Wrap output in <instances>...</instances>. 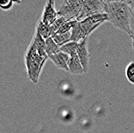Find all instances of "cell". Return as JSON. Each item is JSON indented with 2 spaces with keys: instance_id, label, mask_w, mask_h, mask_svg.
Listing matches in <instances>:
<instances>
[{
  "instance_id": "1",
  "label": "cell",
  "mask_w": 134,
  "mask_h": 133,
  "mask_svg": "<svg viewBox=\"0 0 134 133\" xmlns=\"http://www.w3.org/2000/svg\"><path fill=\"white\" fill-rule=\"evenodd\" d=\"M104 13L107 15V22L130 34L132 9L126 1H104Z\"/></svg>"
},
{
  "instance_id": "2",
  "label": "cell",
  "mask_w": 134,
  "mask_h": 133,
  "mask_svg": "<svg viewBox=\"0 0 134 133\" xmlns=\"http://www.w3.org/2000/svg\"><path fill=\"white\" fill-rule=\"evenodd\" d=\"M47 59L48 57L40 55L32 43L30 44L25 55V61L29 79L33 83H37L42 68Z\"/></svg>"
},
{
  "instance_id": "3",
  "label": "cell",
  "mask_w": 134,
  "mask_h": 133,
  "mask_svg": "<svg viewBox=\"0 0 134 133\" xmlns=\"http://www.w3.org/2000/svg\"><path fill=\"white\" fill-rule=\"evenodd\" d=\"M106 22H107V15L106 13L95 14L80 21L82 38L89 37L96 28Z\"/></svg>"
},
{
  "instance_id": "4",
  "label": "cell",
  "mask_w": 134,
  "mask_h": 133,
  "mask_svg": "<svg viewBox=\"0 0 134 133\" xmlns=\"http://www.w3.org/2000/svg\"><path fill=\"white\" fill-rule=\"evenodd\" d=\"M82 0H65L57 11L58 16L64 17L67 21L76 20L82 7Z\"/></svg>"
},
{
  "instance_id": "5",
  "label": "cell",
  "mask_w": 134,
  "mask_h": 133,
  "mask_svg": "<svg viewBox=\"0 0 134 133\" xmlns=\"http://www.w3.org/2000/svg\"><path fill=\"white\" fill-rule=\"evenodd\" d=\"M104 13V1L102 0H82L80 13L76 21H81L95 14Z\"/></svg>"
},
{
  "instance_id": "6",
  "label": "cell",
  "mask_w": 134,
  "mask_h": 133,
  "mask_svg": "<svg viewBox=\"0 0 134 133\" xmlns=\"http://www.w3.org/2000/svg\"><path fill=\"white\" fill-rule=\"evenodd\" d=\"M89 38L86 37L80 42H78L77 46V55L80 61L81 65L84 69V72H86L89 68L90 63V52L88 49Z\"/></svg>"
},
{
  "instance_id": "7",
  "label": "cell",
  "mask_w": 134,
  "mask_h": 133,
  "mask_svg": "<svg viewBox=\"0 0 134 133\" xmlns=\"http://www.w3.org/2000/svg\"><path fill=\"white\" fill-rule=\"evenodd\" d=\"M57 11L55 9V2L53 0H49L46 2L40 20L46 26H50L58 18Z\"/></svg>"
},
{
  "instance_id": "8",
  "label": "cell",
  "mask_w": 134,
  "mask_h": 133,
  "mask_svg": "<svg viewBox=\"0 0 134 133\" xmlns=\"http://www.w3.org/2000/svg\"><path fill=\"white\" fill-rule=\"evenodd\" d=\"M69 58H70L69 55L62 52H59L57 53L48 56V59L52 60V62L55 64V66L67 72H69L68 64H69Z\"/></svg>"
},
{
  "instance_id": "9",
  "label": "cell",
  "mask_w": 134,
  "mask_h": 133,
  "mask_svg": "<svg viewBox=\"0 0 134 133\" xmlns=\"http://www.w3.org/2000/svg\"><path fill=\"white\" fill-rule=\"evenodd\" d=\"M68 68H69V72H70L72 74L80 75V74L84 73V69L81 65L80 61L79 59L77 54L72 56H70L69 64H68Z\"/></svg>"
},
{
  "instance_id": "10",
  "label": "cell",
  "mask_w": 134,
  "mask_h": 133,
  "mask_svg": "<svg viewBox=\"0 0 134 133\" xmlns=\"http://www.w3.org/2000/svg\"><path fill=\"white\" fill-rule=\"evenodd\" d=\"M32 45L35 46V48L36 49L37 52L43 57H48L46 55V42H45V39L40 36V34L39 32H37L36 31L35 36L32 42Z\"/></svg>"
},
{
  "instance_id": "11",
  "label": "cell",
  "mask_w": 134,
  "mask_h": 133,
  "mask_svg": "<svg viewBox=\"0 0 134 133\" xmlns=\"http://www.w3.org/2000/svg\"><path fill=\"white\" fill-rule=\"evenodd\" d=\"M78 43L75 42H69L65 45L59 47V52L67 54L69 56H72L77 54Z\"/></svg>"
},
{
  "instance_id": "12",
  "label": "cell",
  "mask_w": 134,
  "mask_h": 133,
  "mask_svg": "<svg viewBox=\"0 0 134 133\" xmlns=\"http://www.w3.org/2000/svg\"><path fill=\"white\" fill-rule=\"evenodd\" d=\"M71 36H70V42H80L81 40L83 39L82 34V29H81L80 22H76L74 26L70 31Z\"/></svg>"
},
{
  "instance_id": "13",
  "label": "cell",
  "mask_w": 134,
  "mask_h": 133,
  "mask_svg": "<svg viewBox=\"0 0 134 133\" xmlns=\"http://www.w3.org/2000/svg\"><path fill=\"white\" fill-rule=\"evenodd\" d=\"M45 42H46V52L47 56H49L51 55H53L59 52V47L54 42L52 37L45 39Z\"/></svg>"
},
{
  "instance_id": "14",
  "label": "cell",
  "mask_w": 134,
  "mask_h": 133,
  "mask_svg": "<svg viewBox=\"0 0 134 133\" xmlns=\"http://www.w3.org/2000/svg\"><path fill=\"white\" fill-rule=\"evenodd\" d=\"M36 31L40 34V36L44 39H46L49 37H52L51 33H50L49 26L45 25L40 19L37 22V25L36 27Z\"/></svg>"
},
{
  "instance_id": "15",
  "label": "cell",
  "mask_w": 134,
  "mask_h": 133,
  "mask_svg": "<svg viewBox=\"0 0 134 133\" xmlns=\"http://www.w3.org/2000/svg\"><path fill=\"white\" fill-rule=\"evenodd\" d=\"M70 36H71V32H68L66 33H62V34H55L52 36L54 42L57 44L59 47L65 45L66 43L70 42Z\"/></svg>"
},
{
  "instance_id": "16",
  "label": "cell",
  "mask_w": 134,
  "mask_h": 133,
  "mask_svg": "<svg viewBox=\"0 0 134 133\" xmlns=\"http://www.w3.org/2000/svg\"><path fill=\"white\" fill-rule=\"evenodd\" d=\"M66 22H67V20L64 18V17L59 16V17L56 19V20H55L53 23L49 26L51 36H54V35L58 32V30L59 29V28L62 26Z\"/></svg>"
},
{
  "instance_id": "17",
  "label": "cell",
  "mask_w": 134,
  "mask_h": 133,
  "mask_svg": "<svg viewBox=\"0 0 134 133\" xmlns=\"http://www.w3.org/2000/svg\"><path fill=\"white\" fill-rule=\"evenodd\" d=\"M126 77L129 82L134 85V62H130L125 70Z\"/></svg>"
},
{
  "instance_id": "18",
  "label": "cell",
  "mask_w": 134,
  "mask_h": 133,
  "mask_svg": "<svg viewBox=\"0 0 134 133\" xmlns=\"http://www.w3.org/2000/svg\"><path fill=\"white\" fill-rule=\"evenodd\" d=\"M76 22H77L76 20L67 21L62 26L59 28V29L58 30V32L56 33L57 34H62V33H66V32H70L71 29L72 28V27L74 26V25L76 24Z\"/></svg>"
},
{
  "instance_id": "19",
  "label": "cell",
  "mask_w": 134,
  "mask_h": 133,
  "mask_svg": "<svg viewBox=\"0 0 134 133\" xmlns=\"http://www.w3.org/2000/svg\"><path fill=\"white\" fill-rule=\"evenodd\" d=\"M21 2H15L12 0H0V8L3 10H9L13 7L14 3H20Z\"/></svg>"
},
{
  "instance_id": "20",
  "label": "cell",
  "mask_w": 134,
  "mask_h": 133,
  "mask_svg": "<svg viewBox=\"0 0 134 133\" xmlns=\"http://www.w3.org/2000/svg\"><path fill=\"white\" fill-rule=\"evenodd\" d=\"M130 37L132 39V45L134 49V9H132L131 18L130 22Z\"/></svg>"
},
{
  "instance_id": "21",
  "label": "cell",
  "mask_w": 134,
  "mask_h": 133,
  "mask_svg": "<svg viewBox=\"0 0 134 133\" xmlns=\"http://www.w3.org/2000/svg\"><path fill=\"white\" fill-rule=\"evenodd\" d=\"M126 2L130 5V7L131 9H134V0H129V1H126Z\"/></svg>"
}]
</instances>
